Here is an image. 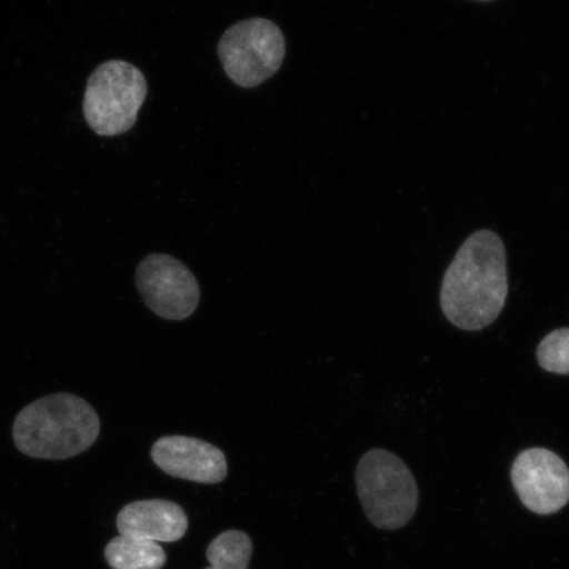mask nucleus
I'll use <instances>...</instances> for the list:
<instances>
[{"instance_id": "f257e3e1", "label": "nucleus", "mask_w": 569, "mask_h": 569, "mask_svg": "<svg viewBox=\"0 0 569 569\" xmlns=\"http://www.w3.org/2000/svg\"><path fill=\"white\" fill-rule=\"evenodd\" d=\"M508 290L503 241L497 233L481 230L465 241L446 270L440 306L458 329L480 331L501 315Z\"/></svg>"}, {"instance_id": "f03ea898", "label": "nucleus", "mask_w": 569, "mask_h": 569, "mask_svg": "<svg viewBox=\"0 0 569 569\" xmlns=\"http://www.w3.org/2000/svg\"><path fill=\"white\" fill-rule=\"evenodd\" d=\"M101 422L83 398L57 393L40 398L21 410L12 427L13 442L34 459L66 460L97 442Z\"/></svg>"}, {"instance_id": "7ed1b4c3", "label": "nucleus", "mask_w": 569, "mask_h": 569, "mask_svg": "<svg viewBox=\"0 0 569 569\" xmlns=\"http://www.w3.org/2000/svg\"><path fill=\"white\" fill-rule=\"evenodd\" d=\"M356 487L362 509L376 528L401 529L416 515L417 481L395 453L380 448L368 451L356 468Z\"/></svg>"}, {"instance_id": "20e7f679", "label": "nucleus", "mask_w": 569, "mask_h": 569, "mask_svg": "<svg viewBox=\"0 0 569 569\" xmlns=\"http://www.w3.org/2000/svg\"><path fill=\"white\" fill-rule=\"evenodd\" d=\"M148 92L146 77L126 61L112 60L99 66L88 81L83 117L101 137H118L137 123Z\"/></svg>"}, {"instance_id": "39448f33", "label": "nucleus", "mask_w": 569, "mask_h": 569, "mask_svg": "<svg viewBox=\"0 0 569 569\" xmlns=\"http://www.w3.org/2000/svg\"><path fill=\"white\" fill-rule=\"evenodd\" d=\"M287 44L273 21L254 18L240 21L224 32L218 54L230 80L240 88L251 89L280 70Z\"/></svg>"}, {"instance_id": "423d86ee", "label": "nucleus", "mask_w": 569, "mask_h": 569, "mask_svg": "<svg viewBox=\"0 0 569 569\" xmlns=\"http://www.w3.org/2000/svg\"><path fill=\"white\" fill-rule=\"evenodd\" d=\"M134 280L142 301L156 316L183 320L194 315L201 298L199 283L190 269L172 256L148 254Z\"/></svg>"}, {"instance_id": "0eeeda50", "label": "nucleus", "mask_w": 569, "mask_h": 569, "mask_svg": "<svg viewBox=\"0 0 569 569\" xmlns=\"http://www.w3.org/2000/svg\"><path fill=\"white\" fill-rule=\"evenodd\" d=\"M511 481L519 500L539 516L557 513L569 502V469L563 459L546 448L519 453Z\"/></svg>"}, {"instance_id": "6e6552de", "label": "nucleus", "mask_w": 569, "mask_h": 569, "mask_svg": "<svg viewBox=\"0 0 569 569\" xmlns=\"http://www.w3.org/2000/svg\"><path fill=\"white\" fill-rule=\"evenodd\" d=\"M151 457L162 472L176 479L218 483L229 472L223 451L197 438L162 437L153 445Z\"/></svg>"}, {"instance_id": "1a4fd4ad", "label": "nucleus", "mask_w": 569, "mask_h": 569, "mask_svg": "<svg viewBox=\"0 0 569 569\" xmlns=\"http://www.w3.org/2000/svg\"><path fill=\"white\" fill-rule=\"evenodd\" d=\"M117 528L119 536L170 543L183 538L189 521L176 502L146 500L126 505L117 517Z\"/></svg>"}, {"instance_id": "9d476101", "label": "nucleus", "mask_w": 569, "mask_h": 569, "mask_svg": "<svg viewBox=\"0 0 569 569\" xmlns=\"http://www.w3.org/2000/svg\"><path fill=\"white\" fill-rule=\"evenodd\" d=\"M104 557L112 569H161L167 553L151 540L119 536L106 546Z\"/></svg>"}, {"instance_id": "9b49d317", "label": "nucleus", "mask_w": 569, "mask_h": 569, "mask_svg": "<svg viewBox=\"0 0 569 569\" xmlns=\"http://www.w3.org/2000/svg\"><path fill=\"white\" fill-rule=\"evenodd\" d=\"M252 552V540L246 532L227 530L210 543L206 552L210 567L204 569H248Z\"/></svg>"}, {"instance_id": "f8f14e48", "label": "nucleus", "mask_w": 569, "mask_h": 569, "mask_svg": "<svg viewBox=\"0 0 569 569\" xmlns=\"http://www.w3.org/2000/svg\"><path fill=\"white\" fill-rule=\"evenodd\" d=\"M539 366L545 371L569 375V329H559L540 341L537 350Z\"/></svg>"}]
</instances>
